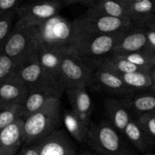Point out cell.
<instances>
[{"label":"cell","instance_id":"cell-37","mask_svg":"<svg viewBox=\"0 0 155 155\" xmlns=\"http://www.w3.org/2000/svg\"><path fill=\"white\" fill-rule=\"evenodd\" d=\"M79 155H94V154H91V153H89V152H83V153H81V154H80Z\"/></svg>","mask_w":155,"mask_h":155},{"label":"cell","instance_id":"cell-22","mask_svg":"<svg viewBox=\"0 0 155 155\" xmlns=\"http://www.w3.org/2000/svg\"><path fill=\"white\" fill-rule=\"evenodd\" d=\"M65 91L68 92V96L71 99L73 107L72 110L86 112L92 114V101L90 95L86 90V86L71 88Z\"/></svg>","mask_w":155,"mask_h":155},{"label":"cell","instance_id":"cell-17","mask_svg":"<svg viewBox=\"0 0 155 155\" xmlns=\"http://www.w3.org/2000/svg\"><path fill=\"white\" fill-rule=\"evenodd\" d=\"M87 12L130 21L124 0H92Z\"/></svg>","mask_w":155,"mask_h":155},{"label":"cell","instance_id":"cell-23","mask_svg":"<svg viewBox=\"0 0 155 155\" xmlns=\"http://www.w3.org/2000/svg\"><path fill=\"white\" fill-rule=\"evenodd\" d=\"M64 124L68 133L77 142L80 143L87 142L89 128L85 127L78 120L72 110L64 114Z\"/></svg>","mask_w":155,"mask_h":155},{"label":"cell","instance_id":"cell-18","mask_svg":"<svg viewBox=\"0 0 155 155\" xmlns=\"http://www.w3.org/2000/svg\"><path fill=\"white\" fill-rule=\"evenodd\" d=\"M105 108L112 127L118 133L121 132L124 133L126 127L131 120L128 108L121 100L113 98L106 100Z\"/></svg>","mask_w":155,"mask_h":155},{"label":"cell","instance_id":"cell-36","mask_svg":"<svg viewBox=\"0 0 155 155\" xmlns=\"http://www.w3.org/2000/svg\"><path fill=\"white\" fill-rule=\"evenodd\" d=\"M151 79H152L153 84H155V67L151 70Z\"/></svg>","mask_w":155,"mask_h":155},{"label":"cell","instance_id":"cell-11","mask_svg":"<svg viewBox=\"0 0 155 155\" xmlns=\"http://www.w3.org/2000/svg\"><path fill=\"white\" fill-rule=\"evenodd\" d=\"M29 89L15 71L0 83V105L24 104Z\"/></svg>","mask_w":155,"mask_h":155},{"label":"cell","instance_id":"cell-26","mask_svg":"<svg viewBox=\"0 0 155 155\" xmlns=\"http://www.w3.org/2000/svg\"><path fill=\"white\" fill-rule=\"evenodd\" d=\"M127 108H133L138 112L145 114L155 110V96L151 95L127 96L121 100Z\"/></svg>","mask_w":155,"mask_h":155},{"label":"cell","instance_id":"cell-29","mask_svg":"<svg viewBox=\"0 0 155 155\" xmlns=\"http://www.w3.org/2000/svg\"><path fill=\"white\" fill-rule=\"evenodd\" d=\"M15 15H9L0 19V53L2 51L5 43L15 26L14 21Z\"/></svg>","mask_w":155,"mask_h":155},{"label":"cell","instance_id":"cell-5","mask_svg":"<svg viewBox=\"0 0 155 155\" xmlns=\"http://www.w3.org/2000/svg\"><path fill=\"white\" fill-rule=\"evenodd\" d=\"M39 45L16 67V73L29 90L44 89L52 92L58 98L65 91L61 83L50 78L44 73L38 60Z\"/></svg>","mask_w":155,"mask_h":155},{"label":"cell","instance_id":"cell-28","mask_svg":"<svg viewBox=\"0 0 155 155\" xmlns=\"http://www.w3.org/2000/svg\"><path fill=\"white\" fill-rule=\"evenodd\" d=\"M137 123L148 137L155 139V110L142 114Z\"/></svg>","mask_w":155,"mask_h":155},{"label":"cell","instance_id":"cell-14","mask_svg":"<svg viewBox=\"0 0 155 155\" xmlns=\"http://www.w3.org/2000/svg\"><path fill=\"white\" fill-rule=\"evenodd\" d=\"M126 12L133 25H146L154 16V1L151 0H124Z\"/></svg>","mask_w":155,"mask_h":155},{"label":"cell","instance_id":"cell-32","mask_svg":"<svg viewBox=\"0 0 155 155\" xmlns=\"http://www.w3.org/2000/svg\"><path fill=\"white\" fill-rule=\"evenodd\" d=\"M74 113V114L77 116V117L78 118L79 120L87 128H89L92 124L91 122V114L86 113V112H82V111H78V110H71Z\"/></svg>","mask_w":155,"mask_h":155},{"label":"cell","instance_id":"cell-13","mask_svg":"<svg viewBox=\"0 0 155 155\" xmlns=\"http://www.w3.org/2000/svg\"><path fill=\"white\" fill-rule=\"evenodd\" d=\"M87 61L89 62L95 69L104 70L118 76L128 73L136 72V71H147V72L151 71L139 68L127 61L121 56L115 55V54H110L107 57L97 59V60Z\"/></svg>","mask_w":155,"mask_h":155},{"label":"cell","instance_id":"cell-34","mask_svg":"<svg viewBox=\"0 0 155 155\" xmlns=\"http://www.w3.org/2000/svg\"><path fill=\"white\" fill-rule=\"evenodd\" d=\"M145 33H146V37L149 45L151 47V48H155V31L148 30V31H145Z\"/></svg>","mask_w":155,"mask_h":155},{"label":"cell","instance_id":"cell-15","mask_svg":"<svg viewBox=\"0 0 155 155\" xmlns=\"http://www.w3.org/2000/svg\"><path fill=\"white\" fill-rule=\"evenodd\" d=\"M148 45L149 44L148 42L145 31L132 28L125 33L124 37L118 42L112 54L125 55L142 50Z\"/></svg>","mask_w":155,"mask_h":155},{"label":"cell","instance_id":"cell-10","mask_svg":"<svg viewBox=\"0 0 155 155\" xmlns=\"http://www.w3.org/2000/svg\"><path fill=\"white\" fill-rule=\"evenodd\" d=\"M36 144L39 155H77L74 143L63 130H55Z\"/></svg>","mask_w":155,"mask_h":155},{"label":"cell","instance_id":"cell-7","mask_svg":"<svg viewBox=\"0 0 155 155\" xmlns=\"http://www.w3.org/2000/svg\"><path fill=\"white\" fill-rule=\"evenodd\" d=\"M37 45L34 27L18 26L15 24L2 52L8 57L17 67Z\"/></svg>","mask_w":155,"mask_h":155},{"label":"cell","instance_id":"cell-27","mask_svg":"<svg viewBox=\"0 0 155 155\" xmlns=\"http://www.w3.org/2000/svg\"><path fill=\"white\" fill-rule=\"evenodd\" d=\"M22 117L24 108L21 104L0 105V130Z\"/></svg>","mask_w":155,"mask_h":155},{"label":"cell","instance_id":"cell-21","mask_svg":"<svg viewBox=\"0 0 155 155\" xmlns=\"http://www.w3.org/2000/svg\"><path fill=\"white\" fill-rule=\"evenodd\" d=\"M124 133L133 146L141 152H145L151 146V138L145 134L138 123L133 120L127 124Z\"/></svg>","mask_w":155,"mask_h":155},{"label":"cell","instance_id":"cell-39","mask_svg":"<svg viewBox=\"0 0 155 155\" xmlns=\"http://www.w3.org/2000/svg\"><path fill=\"white\" fill-rule=\"evenodd\" d=\"M145 155H154L153 154H150V153H148V154H146Z\"/></svg>","mask_w":155,"mask_h":155},{"label":"cell","instance_id":"cell-3","mask_svg":"<svg viewBox=\"0 0 155 155\" xmlns=\"http://www.w3.org/2000/svg\"><path fill=\"white\" fill-rule=\"evenodd\" d=\"M87 142L92 149L102 155H139L111 124L104 121L91 124Z\"/></svg>","mask_w":155,"mask_h":155},{"label":"cell","instance_id":"cell-31","mask_svg":"<svg viewBox=\"0 0 155 155\" xmlns=\"http://www.w3.org/2000/svg\"><path fill=\"white\" fill-rule=\"evenodd\" d=\"M19 0H0V19L12 15H16V12L21 6Z\"/></svg>","mask_w":155,"mask_h":155},{"label":"cell","instance_id":"cell-38","mask_svg":"<svg viewBox=\"0 0 155 155\" xmlns=\"http://www.w3.org/2000/svg\"><path fill=\"white\" fill-rule=\"evenodd\" d=\"M153 89H154V90L155 91V84H153Z\"/></svg>","mask_w":155,"mask_h":155},{"label":"cell","instance_id":"cell-19","mask_svg":"<svg viewBox=\"0 0 155 155\" xmlns=\"http://www.w3.org/2000/svg\"><path fill=\"white\" fill-rule=\"evenodd\" d=\"M63 55L62 54L47 51L39 47L38 60L42 71L50 78L61 83L64 86L61 77V64Z\"/></svg>","mask_w":155,"mask_h":155},{"label":"cell","instance_id":"cell-24","mask_svg":"<svg viewBox=\"0 0 155 155\" xmlns=\"http://www.w3.org/2000/svg\"><path fill=\"white\" fill-rule=\"evenodd\" d=\"M121 57L130 63L148 71H151L155 67V54L149 45L142 50L121 55Z\"/></svg>","mask_w":155,"mask_h":155},{"label":"cell","instance_id":"cell-16","mask_svg":"<svg viewBox=\"0 0 155 155\" xmlns=\"http://www.w3.org/2000/svg\"><path fill=\"white\" fill-rule=\"evenodd\" d=\"M96 82L100 88L114 95H130L133 90L128 87L117 74L101 69L94 68L92 81Z\"/></svg>","mask_w":155,"mask_h":155},{"label":"cell","instance_id":"cell-9","mask_svg":"<svg viewBox=\"0 0 155 155\" xmlns=\"http://www.w3.org/2000/svg\"><path fill=\"white\" fill-rule=\"evenodd\" d=\"M61 1H39L21 5L16 12L15 24L24 27H36L58 15Z\"/></svg>","mask_w":155,"mask_h":155},{"label":"cell","instance_id":"cell-6","mask_svg":"<svg viewBox=\"0 0 155 155\" xmlns=\"http://www.w3.org/2000/svg\"><path fill=\"white\" fill-rule=\"evenodd\" d=\"M72 24L77 33L87 34H109L134 28L130 21L91 13L87 11L85 15L74 20Z\"/></svg>","mask_w":155,"mask_h":155},{"label":"cell","instance_id":"cell-30","mask_svg":"<svg viewBox=\"0 0 155 155\" xmlns=\"http://www.w3.org/2000/svg\"><path fill=\"white\" fill-rule=\"evenodd\" d=\"M16 71V67L8 57L0 53V83L8 78Z\"/></svg>","mask_w":155,"mask_h":155},{"label":"cell","instance_id":"cell-8","mask_svg":"<svg viewBox=\"0 0 155 155\" xmlns=\"http://www.w3.org/2000/svg\"><path fill=\"white\" fill-rule=\"evenodd\" d=\"M94 68L89 62L75 53L62 56L61 77L65 90L78 86H86L91 83Z\"/></svg>","mask_w":155,"mask_h":155},{"label":"cell","instance_id":"cell-20","mask_svg":"<svg viewBox=\"0 0 155 155\" xmlns=\"http://www.w3.org/2000/svg\"><path fill=\"white\" fill-rule=\"evenodd\" d=\"M52 98H58L54 93L47 89H33L29 90V93L22 104L24 108V117L40 110L48 100ZM60 99V98H59Z\"/></svg>","mask_w":155,"mask_h":155},{"label":"cell","instance_id":"cell-2","mask_svg":"<svg viewBox=\"0 0 155 155\" xmlns=\"http://www.w3.org/2000/svg\"><path fill=\"white\" fill-rule=\"evenodd\" d=\"M61 101L52 98L38 111L24 120L23 142L25 145L38 143L55 131L60 120Z\"/></svg>","mask_w":155,"mask_h":155},{"label":"cell","instance_id":"cell-33","mask_svg":"<svg viewBox=\"0 0 155 155\" xmlns=\"http://www.w3.org/2000/svg\"><path fill=\"white\" fill-rule=\"evenodd\" d=\"M25 145L26 146L21 149L19 155H39L37 144L35 143Z\"/></svg>","mask_w":155,"mask_h":155},{"label":"cell","instance_id":"cell-4","mask_svg":"<svg viewBox=\"0 0 155 155\" xmlns=\"http://www.w3.org/2000/svg\"><path fill=\"white\" fill-rule=\"evenodd\" d=\"M127 31L109 34H87L76 32L74 53L86 61H93L107 57Z\"/></svg>","mask_w":155,"mask_h":155},{"label":"cell","instance_id":"cell-35","mask_svg":"<svg viewBox=\"0 0 155 155\" xmlns=\"http://www.w3.org/2000/svg\"><path fill=\"white\" fill-rule=\"evenodd\" d=\"M146 25L149 27L150 30L155 31V15H154L152 17V18L147 23Z\"/></svg>","mask_w":155,"mask_h":155},{"label":"cell","instance_id":"cell-40","mask_svg":"<svg viewBox=\"0 0 155 155\" xmlns=\"http://www.w3.org/2000/svg\"><path fill=\"white\" fill-rule=\"evenodd\" d=\"M154 5H155V1H154Z\"/></svg>","mask_w":155,"mask_h":155},{"label":"cell","instance_id":"cell-12","mask_svg":"<svg viewBox=\"0 0 155 155\" xmlns=\"http://www.w3.org/2000/svg\"><path fill=\"white\" fill-rule=\"evenodd\" d=\"M24 120H17L0 130V155H16L23 143Z\"/></svg>","mask_w":155,"mask_h":155},{"label":"cell","instance_id":"cell-1","mask_svg":"<svg viewBox=\"0 0 155 155\" xmlns=\"http://www.w3.org/2000/svg\"><path fill=\"white\" fill-rule=\"evenodd\" d=\"M34 27L39 48L62 54L74 53L76 31L68 19L57 15Z\"/></svg>","mask_w":155,"mask_h":155},{"label":"cell","instance_id":"cell-25","mask_svg":"<svg viewBox=\"0 0 155 155\" xmlns=\"http://www.w3.org/2000/svg\"><path fill=\"white\" fill-rule=\"evenodd\" d=\"M124 83L132 90L145 89L153 86L151 72L136 71L119 76Z\"/></svg>","mask_w":155,"mask_h":155}]
</instances>
